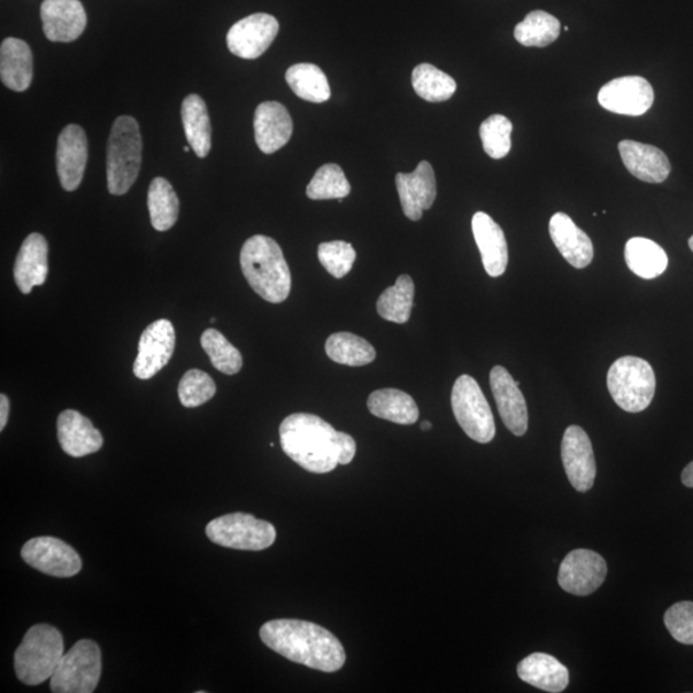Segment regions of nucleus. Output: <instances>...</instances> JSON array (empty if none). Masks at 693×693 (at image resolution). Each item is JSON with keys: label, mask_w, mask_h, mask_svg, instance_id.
<instances>
[{"label": "nucleus", "mask_w": 693, "mask_h": 693, "mask_svg": "<svg viewBox=\"0 0 693 693\" xmlns=\"http://www.w3.org/2000/svg\"><path fill=\"white\" fill-rule=\"evenodd\" d=\"M282 449L307 472L327 474L349 465L356 454V441L312 414H293L279 429Z\"/></svg>", "instance_id": "1"}, {"label": "nucleus", "mask_w": 693, "mask_h": 693, "mask_svg": "<svg viewBox=\"0 0 693 693\" xmlns=\"http://www.w3.org/2000/svg\"><path fill=\"white\" fill-rule=\"evenodd\" d=\"M260 637L268 649L297 664L334 673L345 664V651L339 639L318 624L297 619L267 622Z\"/></svg>", "instance_id": "2"}, {"label": "nucleus", "mask_w": 693, "mask_h": 693, "mask_svg": "<svg viewBox=\"0 0 693 693\" xmlns=\"http://www.w3.org/2000/svg\"><path fill=\"white\" fill-rule=\"evenodd\" d=\"M241 267L250 287L270 304H282L292 288L290 270L273 238L254 235L241 251Z\"/></svg>", "instance_id": "3"}, {"label": "nucleus", "mask_w": 693, "mask_h": 693, "mask_svg": "<svg viewBox=\"0 0 693 693\" xmlns=\"http://www.w3.org/2000/svg\"><path fill=\"white\" fill-rule=\"evenodd\" d=\"M141 129L131 116L113 122L107 145V187L113 196H123L133 187L142 166Z\"/></svg>", "instance_id": "4"}, {"label": "nucleus", "mask_w": 693, "mask_h": 693, "mask_svg": "<svg viewBox=\"0 0 693 693\" xmlns=\"http://www.w3.org/2000/svg\"><path fill=\"white\" fill-rule=\"evenodd\" d=\"M65 654L64 636L50 624H36L28 630L14 652V672L22 683L42 684L51 680Z\"/></svg>", "instance_id": "5"}, {"label": "nucleus", "mask_w": 693, "mask_h": 693, "mask_svg": "<svg viewBox=\"0 0 693 693\" xmlns=\"http://www.w3.org/2000/svg\"><path fill=\"white\" fill-rule=\"evenodd\" d=\"M607 388L622 410L637 414L651 405L657 391V377L646 360L624 356L608 369Z\"/></svg>", "instance_id": "6"}, {"label": "nucleus", "mask_w": 693, "mask_h": 693, "mask_svg": "<svg viewBox=\"0 0 693 693\" xmlns=\"http://www.w3.org/2000/svg\"><path fill=\"white\" fill-rule=\"evenodd\" d=\"M454 418L469 438L477 443H490L496 436V424L487 398L480 384L470 375L454 382L451 395Z\"/></svg>", "instance_id": "7"}, {"label": "nucleus", "mask_w": 693, "mask_h": 693, "mask_svg": "<svg viewBox=\"0 0 693 693\" xmlns=\"http://www.w3.org/2000/svg\"><path fill=\"white\" fill-rule=\"evenodd\" d=\"M102 673V653L95 641L81 639L62 658L51 678L54 693L95 692Z\"/></svg>", "instance_id": "8"}, {"label": "nucleus", "mask_w": 693, "mask_h": 693, "mask_svg": "<svg viewBox=\"0 0 693 693\" xmlns=\"http://www.w3.org/2000/svg\"><path fill=\"white\" fill-rule=\"evenodd\" d=\"M206 535L216 544L242 551L266 550L276 539L273 524L243 513L213 519L207 524Z\"/></svg>", "instance_id": "9"}, {"label": "nucleus", "mask_w": 693, "mask_h": 693, "mask_svg": "<svg viewBox=\"0 0 693 693\" xmlns=\"http://www.w3.org/2000/svg\"><path fill=\"white\" fill-rule=\"evenodd\" d=\"M21 557L31 568L56 578H72L79 574L82 568V561L74 547L56 537L30 539L23 544Z\"/></svg>", "instance_id": "10"}, {"label": "nucleus", "mask_w": 693, "mask_h": 693, "mask_svg": "<svg viewBox=\"0 0 693 693\" xmlns=\"http://www.w3.org/2000/svg\"><path fill=\"white\" fill-rule=\"evenodd\" d=\"M607 565L595 551L578 549L561 562L558 582L562 590L574 596H590L606 580Z\"/></svg>", "instance_id": "11"}, {"label": "nucleus", "mask_w": 693, "mask_h": 693, "mask_svg": "<svg viewBox=\"0 0 693 693\" xmlns=\"http://www.w3.org/2000/svg\"><path fill=\"white\" fill-rule=\"evenodd\" d=\"M176 334L172 321L161 319L146 327L139 341L134 375L148 381L158 374L173 358Z\"/></svg>", "instance_id": "12"}, {"label": "nucleus", "mask_w": 693, "mask_h": 693, "mask_svg": "<svg viewBox=\"0 0 693 693\" xmlns=\"http://www.w3.org/2000/svg\"><path fill=\"white\" fill-rule=\"evenodd\" d=\"M279 22L272 14L254 13L234 23L227 36L228 48L237 57L256 59L273 44Z\"/></svg>", "instance_id": "13"}, {"label": "nucleus", "mask_w": 693, "mask_h": 693, "mask_svg": "<svg viewBox=\"0 0 693 693\" xmlns=\"http://www.w3.org/2000/svg\"><path fill=\"white\" fill-rule=\"evenodd\" d=\"M654 99L651 84L641 76H624L604 85L598 103L605 110L626 116H642Z\"/></svg>", "instance_id": "14"}, {"label": "nucleus", "mask_w": 693, "mask_h": 693, "mask_svg": "<svg viewBox=\"0 0 693 693\" xmlns=\"http://www.w3.org/2000/svg\"><path fill=\"white\" fill-rule=\"evenodd\" d=\"M561 459L570 484L578 492H587L596 480V460L591 439L578 426L565 430L561 442Z\"/></svg>", "instance_id": "15"}, {"label": "nucleus", "mask_w": 693, "mask_h": 693, "mask_svg": "<svg viewBox=\"0 0 693 693\" xmlns=\"http://www.w3.org/2000/svg\"><path fill=\"white\" fill-rule=\"evenodd\" d=\"M493 397L496 399L501 419L516 437L528 430V407L519 388V382L504 366H495L490 375Z\"/></svg>", "instance_id": "16"}, {"label": "nucleus", "mask_w": 693, "mask_h": 693, "mask_svg": "<svg viewBox=\"0 0 693 693\" xmlns=\"http://www.w3.org/2000/svg\"><path fill=\"white\" fill-rule=\"evenodd\" d=\"M41 18L46 38L54 43H72L87 28V12L80 0H44Z\"/></svg>", "instance_id": "17"}, {"label": "nucleus", "mask_w": 693, "mask_h": 693, "mask_svg": "<svg viewBox=\"0 0 693 693\" xmlns=\"http://www.w3.org/2000/svg\"><path fill=\"white\" fill-rule=\"evenodd\" d=\"M396 185L406 218L419 221L422 212L433 206L437 198L435 169L428 161H421L411 174L399 173Z\"/></svg>", "instance_id": "18"}, {"label": "nucleus", "mask_w": 693, "mask_h": 693, "mask_svg": "<svg viewBox=\"0 0 693 693\" xmlns=\"http://www.w3.org/2000/svg\"><path fill=\"white\" fill-rule=\"evenodd\" d=\"M88 154V138L81 127L68 125L62 130L56 154L62 188L74 191L80 187Z\"/></svg>", "instance_id": "19"}, {"label": "nucleus", "mask_w": 693, "mask_h": 693, "mask_svg": "<svg viewBox=\"0 0 693 693\" xmlns=\"http://www.w3.org/2000/svg\"><path fill=\"white\" fill-rule=\"evenodd\" d=\"M254 138L261 152L275 153L290 141L293 121L290 114L279 102H264L254 112Z\"/></svg>", "instance_id": "20"}, {"label": "nucleus", "mask_w": 693, "mask_h": 693, "mask_svg": "<svg viewBox=\"0 0 693 693\" xmlns=\"http://www.w3.org/2000/svg\"><path fill=\"white\" fill-rule=\"evenodd\" d=\"M58 441L69 457L84 458L96 453L103 446V437L79 411L65 410L57 420Z\"/></svg>", "instance_id": "21"}, {"label": "nucleus", "mask_w": 693, "mask_h": 693, "mask_svg": "<svg viewBox=\"0 0 693 693\" xmlns=\"http://www.w3.org/2000/svg\"><path fill=\"white\" fill-rule=\"evenodd\" d=\"M48 243L38 233L30 234L23 241L15 257L13 275L14 282L23 295L43 285L48 277Z\"/></svg>", "instance_id": "22"}, {"label": "nucleus", "mask_w": 693, "mask_h": 693, "mask_svg": "<svg viewBox=\"0 0 693 693\" xmlns=\"http://www.w3.org/2000/svg\"><path fill=\"white\" fill-rule=\"evenodd\" d=\"M472 228L485 272L492 277L504 275L508 264V246L504 230L484 212H476L473 216Z\"/></svg>", "instance_id": "23"}, {"label": "nucleus", "mask_w": 693, "mask_h": 693, "mask_svg": "<svg viewBox=\"0 0 693 693\" xmlns=\"http://www.w3.org/2000/svg\"><path fill=\"white\" fill-rule=\"evenodd\" d=\"M618 148L624 166L638 180L659 184L668 179L672 166H670L667 154L657 146L635 141H623Z\"/></svg>", "instance_id": "24"}, {"label": "nucleus", "mask_w": 693, "mask_h": 693, "mask_svg": "<svg viewBox=\"0 0 693 693\" xmlns=\"http://www.w3.org/2000/svg\"><path fill=\"white\" fill-rule=\"evenodd\" d=\"M550 235L554 245L570 265L575 268L587 267L592 260L591 238L578 228L566 213H554L550 220Z\"/></svg>", "instance_id": "25"}, {"label": "nucleus", "mask_w": 693, "mask_h": 693, "mask_svg": "<svg viewBox=\"0 0 693 693\" xmlns=\"http://www.w3.org/2000/svg\"><path fill=\"white\" fill-rule=\"evenodd\" d=\"M34 76L33 52L26 42L7 37L0 46V77L7 88L25 91Z\"/></svg>", "instance_id": "26"}, {"label": "nucleus", "mask_w": 693, "mask_h": 693, "mask_svg": "<svg viewBox=\"0 0 693 693\" xmlns=\"http://www.w3.org/2000/svg\"><path fill=\"white\" fill-rule=\"evenodd\" d=\"M518 675L522 682L551 693L562 692L569 684L566 667L543 652H535L522 659L518 666Z\"/></svg>", "instance_id": "27"}, {"label": "nucleus", "mask_w": 693, "mask_h": 693, "mask_svg": "<svg viewBox=\"0 0 693 693\" xmlns=\"http://www.w3.org/2000/svg\"><path fill=\"white\" fill-rule=\"evenodd\" d=\"M182 121L185 136L199 158H205L212 146V128L205 100L190 95L183 100Z\"/></svg>", "instance_id": "28"}, {"label": "nucleus", "mask_w": 693, "mask_h": 693, "mask_svg": "<svg viewBox=\"0 0 693 693\" xmlns=\"http://www.w3.org/2000/svg\"><path fill=\"white\" fill-rule=\"evenodd\" d=\"M369 411L376 418L411 426L419 419V408L414 398L399 389H380L367 399Z\"/></svg>", "instance_id": "29"}, {"label": "nucleus", "mask_w": 693, "mask_h": 693, "mask_svg": "<svg viewBox=\"0 0 693 693\" xmlns=\"http://www.w3.org/2000/svg\"><path fill=\"white\" fill-rule=\"evenodd\" d=\"M627 265L631 273L651 280L666 272L668 254L658 243L647 238H631L624 250Z\"/></svg>", "instance_id": "30"}, {"label": "nucleus", "mask_w": 693, "mask_h": 693, "mask_svg": "<svg viewBox=\"0 0 693 693\" xmlns=\"http://www.w3.org/2000/svg\"><path fill=\"white\" fill-rule=\"evenodd\" d=\"M289 88L300 99L312 103H323L329 100L331 91L326 74L319 66L298 64L288 68L285 74Z\"/></svg>", "instance_id": "31"}, {"label": "nucleus", "mask_w": 693, "mask_h": 693, "mask_svg": "<svg viewBox=\"0 0 693 693\" xmlns=\"http://www.w3.org/2000/svg\"><path fill=\"white\" fill-rule=\"evenodd\" d=\"M328 358L345 366H365L376 359V351L366 339L352 333H336L326 344Z\"/></svg>", "instance_id": "32"}, {"label": "nucleus", "mask_w": 693, "mask_h": 693, "mask_svg": "<svg viewBox=\"0 0 693 693\" xmlns=\"http://www.w3.org/2000/svg\"><path fill=\"white\" fill-rule=\"evenodd\" d=\"M148 210L152 227L157 231L172 229L179 218V198L173 185L164 177H156L150 185Z\"/></svg>", "instance_id": "33"}, {"label": "nucleus", "mask_w": 693, "mask_h": 693, "mask_svg": "<svg viewBox=\"0 0 693 693\" xmlns=\"http://www.w3.org/2000/svg\"><path fill=\"white\" fill-rule=\"evenodd\" d=\"M415 284L411 276L400 275L393 287L385 289L376 302L377 314L384 320L406 323L410 320Z\"/></svg>", "instance_id": "34"}, {"label": "nucleus", "mask_w": 693, "mask_h": 693, "mask_svg": "<svg viewBox=\"0 0 693 693\" xmlns=\"http://www.w3.org/2000/svg\"><path fill=\"white\" fill-rule=\"evenodd\" d=\"M560 21L544 11L530 12L518 26L514 36L524 46H544L552 44L560 35Z\"/></svg>", "instance_id": "35"}, {"label": "nucleus", "mask_w": 693, "mask_h": 693, "mask_svg": "<svg viewBox=\"0 0 693 693\" xmlns=\"http://www.w3.org/2000/svg\"><path fill=\"white\" fill-rule=\"evenodd\" d=\"M411 80L416 95L431 103L449 100L458 88L450 75L429 64L416 66Z\"/></svg>", "instance_id": "36"}, {"label": "nucleus", "mask_w": 693, "mask_h": 693, "mask_svg": "<svg viewBox=\"0 0 693 693\" xmlns=\"http://www.w3.org/2000/svg\"><path fill=\"white\" fill-rule=\"evenodd\" d=\"M200 344L219 372L227 375H235L241 372L243 367L242 353L219 330H205L200 337Z\"/></svg>", "instance_id": "37"}, {"label": "nucleus", "mask_w": 693, "mask_h": 693, "mask_svg": "<svg viewBox=\"0 0 693 693\" xmlns=\"http://www.w3.org/2000/svg\"><path fill=\"white\" fill-rule=\"evenodd\" d=\"M350 193L351 185L341 166L336 164L321 166L306 189L307 197L314 200L343 199Z\"/></svg>", "instance_id": "38"}, {"label": "nucleus", "mask_w": 693, "mask_h": 693, "mask_svg": "<svg viewBox=\"0 0 693 693\" xmlns=\"http://www.w3.org/2000/svg\"><path fill=\"white\" fill-rule=\"evenodd\" d=\"M513 123L503 114H493L480 129L484 152L490 157L501 160L512 150Z\"/></svg>", "instance_id": "39"}, {"label": "nucleus", "mask_w": 693, "mask_h": 693, "mask_svg": "<svg viewBox=\"0 0 693 693\" xmlns=\"http://www.w3.org/2000/svg\"><path fill=\"white\" fill-rule=\"evenodd\" d=\"M177 393L184 407L195 408L213 398L216 384L202 370L191 369L182 377Z\"/></svg>", "instance_id": "40"}, {"label": "nucleus", "mask_w": 693, "mask_h": 693, "mask_svg": "<svg viewBox=\"0 0 693 693\" xmlns=\"http://www.w3.org/2000/svg\"><path fill=\"white\" fill-rule=\"evenodd\" d=\"M320 264L326 267L336 279H342L349 274L356 261L358 254L352 244L334 241L321 243L318 249Z\"/></svg>", "instance_id": "41"}, {"label": "nucleus", "mask_w": 693, "mask_h": 693, "mask_svg": "<svg viewBox=\"0 0 693 693\" xmlns=\"http://www.w3.org/2000/svg\"><path fill=\"white\" fill-rule=\"evenodd\" d=\"M664 623L675 641L693 645V603L691 601H682L669 607Z\"/></svg>", "instance_id": "42"}, {"label": "nucleus", "mask_w": 693, "mask_h": 693, "mask_svg": "<svg viewBox=\"0 0 693 693\" xmlns=\"http://www.w3.org/2000/svg\"><path fill=\"white\" fill-rule=\"evenodd\" d=\"M8 416H10V399L2 395L0 396V430L6 428Z\"/></svg>", "instance_id": "43"}, {"label": "nucleus", "mask_w": 693, "mask_h": 693, "mask_svg": "<svg viewBox=\"0 0 693 693\" xmlns=\"http://www.w3.org/2000/svg\"><path fill=\"white\" fill-rule=\"evenodd\" d=\"M682 483L685 487L693 488V461L684 468L682 473Z\"/></svg>", "instance_id": "44"}, {"label": "nucleus", "mask_w": 693, "mask_h": 693, "mask_svg": "<svg viewBox=\"0 0 693 693\" xmlns=\"http://www.w3.org/2000/svg\"><path fill=\"white\" fill-rule=\"evenodd\" d=\"M420 428H421V430H424V431H428V430H430V429H431V422H429V421H422V422L420 424Z\"/></svg>", "instance_id": "45"}, {"label": "nucleus", "mask_w": 693, "mask_h": 693, "mask_svg": "<svg viewBox=\"0 0 693 693\" xmlns=\"http://www.w3.org/2000/svg\"><path fill=\"white\" fill-rule=\"evenodd\" d=\"M689 245L691 251L693 252V235L690 238Z\"/></svg>", "instance_id": "46"}, {"label": "nucleus", "mask_w": 693, "mask_h": 693, "mask_svg": "<svg viewBox=\"0 0 693 693\" xmlns=\"http://www.w3.org/2000/svg\"><path fill=\"white\" fill-rule=\"evenodd\" d=\"M189 146H185L184 152H189Z\"/></svg>", "instance_id": "47"}]
</instances>
